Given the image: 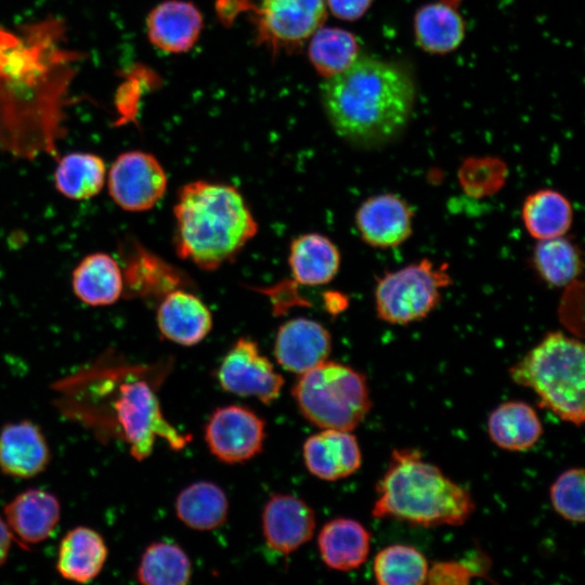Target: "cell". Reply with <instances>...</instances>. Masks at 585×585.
Segmentation results:
<instances>
[{"mask_svg": "<svg viewBox=\"0 0 585 585\" xmlns=\"http://www.w3.org/2000/svg\"><path fill=\"white\" fill-rule=\"evenodd\" d=\"M487 432L498 447L510 452H524L540 441L543 425L531 405L522 401H507L491 412Z\"/></svg>", "mask_w": 585, "mask_h": 585, "instance_id": "cell-24", "label": "cell"}, {"mask_svg": "<svg viewBox=\"0 0 585 585\" xmlns=\"http://www.w3.org/2000/svg\"><path fill=\"white\" fill-rule=\"evenodd\" d=\"M315 525L313 508L292 494L272 495L261 515L265 544L280 555H289L308 543L314 534Z\"/></svg>", "mask_w": 585, "mask_h": 585, "instance_id": "cell-12", "label": "cell"}, {"mask_svg": "<svg viewBox=\"0 0 585 585\" xmlns=\"http://www.w3.org/2000/svg\"><path fill=\"white\" fill-rule=\"evenodd\" d=\"M257 40L272 51H291L318 29L326 17L325 0H258L249 3Z\"/></svg>", "mask_w": 585, "mask_h": 585, "instance_id": "cell-8", "label": "cell"}, {"mask_svg": "<svg viewBox=\"0 0 585 585\" xmlns=\"http://www.w3.org/2000/svg\"><path fill=\"white\" fill-rule=\"evenodd\" d=\"M325 2L337 17L353 21L365 13L372 0H325Z\"/></svg>", "mask_w": 585, "mask_h": 585, "instance_id": "cell-36", "label": "cell"}, {"mask_svg": "<svg viewBox=\"0 0 585 585\" xmlns=\"http://www.w3.org/2000/svg\"><path fill=\"white\" fill-rule=\"evenodd\" d=\"M582 468L561 472L549 490L550 503L563 519L582 523L585 516V478Z\"/></svg>", "mask_w": 585, "mask_h": 585, "instance_id": "cell-34", "label": "cell"}, {"mask_svg": "<svg viewBox=\"0 0 585 585\" xmlns=\"http://www.w3.org/2000/svg\"><path fill=\"white\" fill-rule=\"evenodd\" d=\"M521 217L528 233L541 240L563 236L571 227L573 209L560 192L542 188L524 199Z\"/></svg>", "mask_w": 585, "mask_h": 585, "instance_id": "cell-26", "label": "cell"}, {"mask_svg": "<svg viewBox=\"0 0 585 585\" xmlns=\"http://www.w3.org/2000/svg\"><path fill=\"white\" fill-rule=\"evenodd\" d=\"M414 211L399 195L384 193L365 199L355 213L363 242L374 248H394L413 233Z\"/></svg>", "mask_w": 585, "mask_h": 585, "instance_id": "cell-14", "label": "cell"}, {"mask_svg": "<svg viewBox=\"0 0 585 585\" xmlns=\"http://www.w3.org/2000/svg\"><path fill=\"white\" fill-rule=\"evenodd\" d=\"M203 23L202 13L193 3L167 0L148 14L147 36L156 48L165 52L181 53L195 44Z\"/></svg>", "mask_w": 585, "mask_h": 585, "instance_id": "cell-19", "label": "cell"}, {"mask_svg": "<svg viewBox=\"0 0 585 585\" xmlns=\"http://www.w3.org/2000/svg\"><path fill=\"white\" fill-rule=\"evenodd\" d=\"M452 284L446 265L422 259L378 278L375 288L377 316L392 325H407L435 310L444 288Z\"/></svg>", "mask_w": 585, "mask_h": 585, "instance_id": "cell-7", "label": "cell"}, {"mask_svg": "<svg viewBox=\"0 0 585 585\" xmlns=\"http://www.w3.org/2000/svg\"><path fill=\"white\" fill-rule=\"evenodd\" d=\"M178 519L197 531L221 526L229 515V500L221 486L211 481H197L182 489L174 502Z\"/></svg>", "mask_w": 585, "mask_h": 585, "instance_id": "cell-25", "label": "cell"}, {"mask_svg": "<svg viewBox=\"0 0 585 585\" xmlns=\"http://www.w3.org/2000/svg\"><path fill=\"white\" fill-rule=\"evenodd\" d=\"M13 543L11 531L0 514V567L5 563Z\"/></svg>", "mask_w": 585, "mask_h": 585, "instance_id": "cell-37", "label": "cell"}, {"mask_svg": "<svg viewBox=\"0 0 585 585\" xmlns=\"http://www.w3.org/2000/svg\"><path fill=\"white\" fill-rule=\"evenodd\" d=\"M317 548L327 568L352 571L359 569L368 557L370 533L354 519L335 518L321 528Z\"/></svg>", "mask_w": 585, "mask_h": 585, "instance_id": "cell-21", "label": "cell"}, {"mask_svg": "<svg viewBox=\"0 0 585 585\" xmlns=\"http://www.w3.org/2000/svg\"><path fill=\"white\" fill-rule=\"evenodd\" d=\"M209 452L224 464H242L257 456L265 440V421L247 406L216 408L204 430Z\"/></svg>", "mask_w": 585, "mask_h": 585, "instance_id": "cell-11", "label": "cell"}, {"mask_svg": "<svg viewBox=\"0 0 585 585\" xmlns=\"http://www.w3.org/2000/svg\"><path fill=\"white\" fill-rule=\"evenodd\" d=\"M532 262L541 280L554 287L574 282L582 270L580 249L564 235L538 240Z\"/></svg>", "mask_w": 585, "mask_h": 585, "instance_id": "cell-30", "label": "cell"}, {"mask_svg": "<svg viewBox=\"0 0 585 585\" xmlns=\"http://www.w3.org/2000/svg\"><path fill=\"white\" fill-rule=\"evenodd\" d=\"M51 456L47 437L35 421L21 419L0 428V471L3 474L35 478L48 468Z\"/></svg>", "mask_w": 585, "mask_h": 585, "instance_id": "cell-16", "label": "cell"}, {"mask_svg": "<svg viewBox=\"0 0 585 585\" xmlns=\"http://www.w3.org/2000/svg\"><path fill=\"white\" fill-rule=\"evenodd\" d=\"M167 174L158 159L143 151L117 156L107 173V188L122 210L142 212L154 208L164 197Z\"/></svg>", "mask_w": 585, "mask_h": 585, "instance_id": "cell-9", "label": "cell"}, {"mask_svg": "<svg viewBox=\"0 0 585 585\" xmlns=\"http://www.w3.org/2000/svg\"><path fill=\"white\" fill-rule=\"evenodd\" d=\"M72 287L75 296L88 306H110L123 295L122 269L108 253H90L74 269Z\"/></svg>", "mask_w": 585, "mask_h": 585, "instance_id": "cell-22", "label": "cell"}, {"mask_svg": "<svg viewBox=\"0 0 585 585\" xmlns=\"http://www.w3.org/2000/svg\"><path fill=\"white\" fill-rule=\"evenodd\" d=\"M57 496L44 489L30 487L20 492L4 506L2 517L14 543L24 549L48 540L61 519Z\"/></svg>", "mask_w": 585, "mask_h": 585, "instance_id": "cell-13", "label": "cell"}, {"mask_svg": "<svg viewBox=\"0 0 585 585\" xmlns=\"http://www.w3.org/2000/svg\"><path fill=\"white\" fill-rule=\"evenodd\" d=\"M288 262L295 282L303 286H320L337 275L340 252L327 236L307 233L291 242Z\"/></svg>", "mask_w": 585, "mask_h": 585, "instance_id": "cell-23", "label": "cell"}, {"mask_svg": "<svg viewBox=\"0 0 585 585\" xmlns=\"http://www.w3.org/2000/svg\"><path fill=\"white\" fill-rule=\"evenodd\" d=\"M325 113L335 131L361 146H378L407 123L414 87L400 67L370 57L356 58L322 88Z\"/></svg>", "mask_w": 585, "mask_h": 585, "instance_id": "cell-2", "label": "cell"}, {"mask_svg": "<svg viewBox=\"0 0 585 585\" xmlns=\"http://www.w3.org/2000/svg\"><path fill=\"white\" fill-rule=\"evenodd\" d=\"M308 471L324 481H337L358 471L362 464L360 444L353 433L340 429H321L308 437L302 446Z\"/></svg>", "mask_w": 585, "mask_h": 585, "instance_id": "cell-17", "label": "cell"}, {"mask_svg": "<svg viewBox=\"0 0 585 585\" xmlns=\"http://www.w3.org/2000/svg\"><path fill=\"white\" fill-rule=\"evenodd\" d=\"M107 558L103 535L93 528L77 525L60 541L55 569L67 581L89 583L100 575Z\"/></svg>", "mask_w": 585, "mask_h": 585, "instance_id": "cell-20", "label": "cell"}, {"mask_svg": "<svg viewBox=\"0 0 585 585\" xmlns=\"http://www.w3.org/2000/svg\"><path fill=\"white\" fill-rule=\"evenodd\" d=\"M161 364H133L115 350L55 380L50 389L58 414L92 434L99 442L126 444L142 461L158 439L180 451L190 441L165 417L158 398L164 379Z\"/></svg>", "mask_w": 585, "mask_h": 585, "instance_id": "cell-1", "label": "cell"}, {"mask_svg": "<svg viewBox=\"0 0 585 585\" xmlns=\"http://www.w3.org/2000/svg\"><path fill=\"white\" fill-rule=\"evenodd\" d=\"M376 493L374 518L416 526L461 525L476 509L470 492L427 461L416 448L392 451Z\"/></svg>", "mask_w": 585, "mask_h": 585, "instance_id": "cell-4", "label": "cell"}, {"mask_svg": "<svg viewBox=\"0 0 585 585\" xmlns=\"http://www.w3.org/2000/svg\"><path fill=\"white\" fill-rule=\"evenodd\" d=\"M429 563L411 545L392 544L382 548L373 561V573L380 585H420L427 583Z\"/></svg>", "mask_w": 585, "mask_h": 585, "instance_id": "cell-31", "label": "cell"}, {"mask_svg": "<svg viewBox=\"0 0 585 585\" xmlns=\"http://www.w3.org/2000/svg\"><path fill=\"white\" fill-rule=\"evenodd\" d=\"M217 379L224 391L253 398L263 404L277 400L284 386L283 376L261 353L258 343L248 337L236 340L223 356Z\"/></svg>", "mask_w": 585, "mask_h": 585, "instance_id": "cell-10", "label": "cell"}, {"mask_svg": "<svg viewBox=\"0 0 585 585\" xmlns=\"http://www.w3.org/2000/svg\"><path fill=\"white\" fill-rule=\"evenodd\" d=\"M173 217L178 256L207 271L232 261L258 232L242 193L219 182L196 180L184 184Z\"/></svg>", "mask_w": 585, "mask_h": 585, "instance_id": "cell-3", "label": "cell"}, {"mask_svg": "<svg viewBox=\"0 0 585 585\" xmlns=\"http://www.w3.org/2000/svg\"><path fill=\"white\" fill-rule=\"evenodd\" d=\"M105 180L106 165L100 156L92 153H68L58 159L54 170L55 188L74 200L96 196Z\"/></svg>", "mask_w": 585, "mask_h": 585, "instance_id": "cell-27", "label": "cell"}, {"mask_svg": "<svg viewBox=\"0 0 585 585\" xmlns=\"http://www.w3.org/2000/svg\"><path fill=\"white\" fill-rule=\"evenodd\" d=\"M332 351V336L320 322L296 317L277 329L273 353L285 370L300 375L327 361Z\"/></svg>", "mask_w": 585, "mask_h": 585, "instance_id": "cell-15", "label": "cell"}, {"mask_svg": "<svg viewBox=\"0 0 585 585\" xmlns=\"http://www.w3.org/2000/svg\"><path fill=\"white\" fill-rule=\"evenodd\" d=\"M489 568V558L482 552L461 561H438L429 566L427 583L469 584L471 577L485 575Z\"/></svg>", "mask_w": 585, "mask_h": 585, "instance_id": "cell-35", "label": "cell"}, {"mask_svg": "<svg viewBox=\"0 0 585 585\" xmlns=\"http://www.w3.org/2000/svg\"><path fill=\"white\" fill-rule=\"evenodd\" d=\"M291 394L301 415L321 429L352 431L372 407L366 377L328 360L300 374Z\"/></svg>", "mask_w": 585, "mask_h": 585, "instance_id": "cell-6", "label": "cell"}, {"mask_svg": "<svg viewBox=\"0 0 585 585\" xmlns=\"http://www.w3.org/2000/svg\"><path fill=\"white\" fill-rule=\"evenodd\" d=\"M459 0H444V2L455 6L456 3H458Z\"/></svg>", "mask_w": 585, "mask_h": 585, "instance_id": "cell-38", "label": "cell"}, {"mask_svg": "<svg viewBox=\"0 0 585 585\" xmlns=\"http://www.w3.org/2000/svg\"><path fill=\"white\" fill-rule=\"evenodd\" d=\"M135 577L145 585H185L192 577V563L178 544L153 542L142 552Z\"/></svg>", "mask_w": 585, "mask_h": 585, "instance_id": "cell-28", "label": "cell"}, {"mask_svg": "<svg viewBox=\"0 0 585 585\" xmlns=\"http://www.w3.org/2000/svg\"><path fill=\"white\" fill-rule=\"evenodd\" d=\"M415 35L422 49L432 53H445L461 42L463 20L455 6L446 2L428 4L416 14Z\"/></svg>", "mask_w": 585, "mask_h": 585, "instance_id": "cell-29", "label": "cell"}, {"mask_svg": "<svg viewBox=\"0 0 585 585\" xmlns=\"http://www.w3.org/2000/svg\"><path fill=\"white\" fill-rule=\"evenodd\" d=\"M585 349L574 337L548 333L509 369L512 381L531 389L540 406L581 426L585 418Z\"/></svg>", "mask_w": 585, "mask_h": 585, "instance_id": "cell-5", "label": "cell"}, {"mask_svg": "<svg viewBox=\"0 0 585 585\" xmlns=\"http://www.w3.org/2000/svg\"><path fill=\"white\" fill-rule=\"evenodd\" d=\"M309 60L315 70L330 78L347 69L359 54L355 37L340 28H318L311 36Z\"/></svg>", "mask_w": 585, "mask_h": 585, "instance_id": "cell-32", "label": "cell"}, {"mask_svg": "<svg viewBox=\"0 0 585 585\" xmlns=\"http://www.w3.org/2000/svg\"><path fill=\"white\" fill-rule=\"evenodd\" d=\"M159 333L167 340L191 347L202 342L212 328V314L194 294L182 289L169 290L156 313Z\"/></svg>", "mask_w": 585, "mask_h": 585, "instance_id": "cell-18", "label": "cell"}, {"mask_svg": "<svg viewBox=\"0 0 585 585\" xmlns=\"http://www.w3.org/2000/svg\"><path fill=\"white\" fill-rule=\"evenodd\" d=\"M458 179L466 194L481 198L497 193L504 186L507 167L497 158H469L460 166Z\"/></svg>", "mask_w": 585, "mask_h": 585, "instance_id": "cell-33", "label": "cell"}]
</instances>
